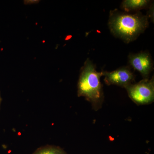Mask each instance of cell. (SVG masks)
Masks as SVG:
<instances>
[{
	"label": "cell",
	"mask_w": 154,
	"mask_h": 154,
	"mask_svg": "<svg viewBox=\"0 0 154 154\" xmlns=\"http://www.w3.org/2000/svg\"><path fill=\"white\" fill-rule=\"evenodd\" d=\"M108 25L113 36L129 43L135 40L149 27V18L140 11L131 14L115 9L110 12Z\"/></svg>",
	"instance_id": "6da1fadb"
},
{
	"label": "cell",
	"mask_w": 154,
	"mask_h": 154,
	"mask_svg": "<svg viewBox=\"0 0 154 154\" xmlns=\"http://www.w3.org/2000/svg\"><path fill=\"white\" fill-rule=\"evenodd\" d=\"M33 154H68L60 147L48 145L41 147Z\"/></svg>",
	"instance_id": "52a82bcc"
},
{
	"label": "cell",
	"mask_w": 154,
	"mask_h": 154,
	"mask_svg": "<svg viewBox=\"0 0 154 154\" xmlns=\"http://www.w3.org/2000/svg\"><path fill=\"white\" fill-rule=\"evenodd\" d=\"M152 2L149 0H124L120 8L126 13L139 12L143 9L149 8Z\"/></svg>",
	"instance_id": "8992f818"
},
{
	"label": "cell",
	"mask_w": 154,
	"mask_h": 154,
	"mask_svg": "<svg viewBox=\"0 0 154 154\" xmlns=\"http://www.w3.org/2000/svg\"><path fill=\"white\" fill-rule=\"evenodd\" d=\"M128 64L131 68L138 72L143 79H149L153 69V60L148 51L130 54L128 56Z\"/></svg>",
	"instance_id": "5b68a950"
},
{
	"label": "cell",
	"mask_w": 154,
	"mask_h": 154,
	"mask_svg": "<svg viewBox=\"0 0 154 154\" xmlns=\"http://www.w3.org/2000/svg\"><path fill=\"white\" fill-rule=\"evenodd\" d=\"M125 89L129 98L137 105H149L154 102V76L131 84Z\"/></svg>",
	"instance_id": "3957f363"
},
{
	"label": "cell",
	"mask_w": 154,
	"mask_h": 154,
	"mask_svg": "<svg viewBox=\"0 0 154 154\" xmlns=\"http://www.w3.org/2000/svg\"><path fill=\"white\" fill-rule=\"evenodd\" d=\"M1 100H2V99H1V96H0V104H1Z\"/></svg>",
	"instance_id": "9c48e42d"
},
{
	"label": "cell",
	"mask_w": 154,
	"mask_h": 154,
	"mask_svg": "<svg viewBox=\"0 0 154 154\" xmlns=\"http://www.w3.org/2000/svg\"><path fill=\"white\" fill-rule=\"evenodd\" d=\"M148 18L150 19L152 22H154V4L152 3L149 8V11H148L147 15H146Z\"/></svg>",
	"instance_id": "ba28073f"
},
{
	"label": "cell",
	"mask_w": 154,
	"mask_h": 154,
	"mask_svg": "<svg viewBox=\"0 0 154 154\" xmlns=\"http://www.w3.org/2000/svg\"><path fill=\"white\" fill-rule=\"evenodd\" d=\"M104 82L107 85H114L125 88L133 84L135 76L129 66H122L112 72L102 71Z\"/></svg>",
	"instance_id": "277c9868"
},
{
	"label": "cell",
	"mask_w": 154,
	"mask_h": 154,
	"mask_svg": "<svg viewBox=\"0 0 154 154\" xmlns=\"http://www.w3.org/2000/svg\"><path fill=\"white\" fill-rule=\"evenodd\" d=\"M102 76V72L97 71L95 64L87 59L80 71L77 94L79 97H85L95 110L101 108L104 99Z\"/></svg>",
	"instance_id": "7a4b0ae2"
}]
</instances>
